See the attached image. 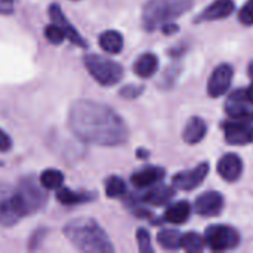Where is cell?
I'll return each instance as SVG.
<instances>
[{"label":"cell","mask_w":253,"mask_h":253,"mask_svg":"<svg viewBox=\"0 0 253 253\" xmlns=\"http://www.w3.org/2000/svg\"><path fill=\"white\" fill-rule=\"evenodd\" d=\"M157 65H159V59L154 53H144L135 61L133 71L136 76L142 79H148L157 71Z\"/></svg>","instance_id":"obj_18"},{"label":"cell","mask_w":253,"mask_h":253,"mask_svg":"<svg viewBox=\"0 0 253 253\" xmlns=\"http://www.w3.org/2000/svg\"><path fill=\"white\" fill-rule=\"evenodd\" d=\"M62 182H64V175L56 169H46L40 175V184L46 190H58L62 187Z\"/></svg>","instance_id":"obj_23"},{"label":"cell","mask_w":253,"mask_h":253,"mask_svg":"<svg viewBox=\"0 0 253 253\" xmlns=\"http://www.w3.org/2000/svg\"><path fill=\"white\" fill-rule=\"evenodd\" d=\"M16 190H18V194L21 197L25 215H31V213L39 212L47 202V194L43 191L42 184L39 185L33 178L21 179Z\"/></svg>","instance_id":"obj_6"},{"label":"cell","mask_w":253,"mask_h":253,"mask_svg":"<svg viewBox=\"0 0 253 253\" xmlns=\"http://www.w3.org/2000/svg\"><path fill=\"white\" fill-rule=\"evenodd\" d=\"M191 6L193 0H150L142 10V25L153 31L187 13Z\"/></svg>","instance_id":"obj_3"},{"label":"cell","mask_w":253,"mask_h":253,"mask_svg":"<svg viewBox=\"0 0 253 253\" xmlns=\"http://www.w3.org/2000/svg\"><path fill=\"white\" fill-rule=\"evenodd\" d=\"M126 193V184L122 178L119 176H110L105 181V194L110 199H119L125 196Z\"/></svg>","instance_id":"obj_25"},{"label":"cell","mask_w":253,"mask_h":253,"mask_svg":"<svg viewBox=\"0 0 253 253\" xmlns=\"http://www.w3.org/2000/svg\"><path fill=\"white\" fill-rule=\"evenodd\" d=\"M208 173H209V165L200 163L194 169H190L187 172H181V173L175 175L173 176V185L179 190H184V191L194 190L205 181Z\"/></svg>","instance_id":"obj_9"},{"label":"cell","mask_w":253,"mask_h":253,"mask_svg":"<svg viewBox=\"0 0 253 253\" xmlns=\"http://www.w3.org/2000/svg\"><path fill=\"white\" fill-rule=\"evenodd\" d=\"M49 15H50V18H52V21H53L55 24H58V25L65 31V36H67V39H68L71 43H74L76 46H80V47H86V46H87V43L84 42V39H83V37L77 33V30L67 21L65 15L62 13L61 7H59L58 4H52V6L49 7Z\"/></svg>","instance_id":"obj_13"},{"label":"cell","mask_w":253,"mask_h":253,"mask_svg":"<svg viewBox=\"0 0 253 253\" xmlns=\"http://www.w3.org/2000/svg\"><path fill=\"white\" fill-rule=\"evenodd\" d=\"M249 76H251V79L253 80V61L249 64Z\"/></svg>","instance_id":"obj_34"},{"label":"cell","mask_w":253,"mask_h":253,"mask_svg":"<svg viewBox=\"0 0 253 253\" xmlns=\"http://www.w3.org/2000/svg\"><path fill=\"white\" fill-rule=\"evenodd\" d=\"M136 240H138V248L142 253H151L154 249L151 246V237L150 233L145 228H139L136 231Z\"/></svg>","instance_id":"obj_27"},{"label":"cell","mask_w":253,"mask_h":253,"mask_svg":"<svg viewBox=\"0 0 253 253\" xmlns=\"http://www.w3.org/2000/svg\"><path fill=\"white\" fill-rule=\"evenodd\" d=\"M172 197H173V190L168 185L159 184L153 187L150 191H147V194L144 196V202L154 206H163L169 203Z\"/></svg>","instance_id":"obj_19"},{"label":"cell","mask_w":253,"mask_h":253,"mask_svg":"<svg viewBox=\"0 0 253 253\" xmlns=\"http://www.w3.org/2000/svg\"><path fill=\"white\" fill-rule=\"evenodd\" d=\"M64 236L80 252L111 253L114 246L102 227L92 218H77L64 227Z\"/></svg>","instance_id":"obj_2"},{"label":"cell","mask_w":253,"mask_h":253,"mask_svg":"<svg viewBox=\"0 0 253 253\" xmlns=\"http://www.w3.org/2000/svg\"><path fill=\"white\" fill-rule=\"evenodd\" d=\"M10 12H12L10 3H6V1L0 0V13H10Z\"/></svg>","instance_id":"obj_32"},{"label":"cell","mask_w":253,"mask_h":253,"mask_svg":"<svg viewBox=\"0 0 253 253\" xmlns=\"http://www.w3.org/2000/svg\"><path fill=\"white\" fill-rule=\"evenodd\" d=\"M234 10L233 0H215L212 1L197 18L199 22L202 21H218L230 16Z\"/></svg>","instance_id":"obj_14"},{"label":"cell","mask_w":253,"mask_h":253,"mask_svg":"<svg viewBox=\"0 0 253 253\" xmlns=\"http://www.w3.org/2000/svg\"><path fill=\"white\" fill-rule=\"evenodd\" d=\"M191 215V206L188 202H178V203H173L170 205L168 209H166V213H165V221L170 222V224H175V225H179V224H184L188 221Z\"/></svg>","instance_id":"obj_17"},{"label":"cell","mask_w":253,"mask_h":253,"mask_svg":"<svg viewBox=\"0 0 253 253\" xmlns=\"http://www.w3.org/2000/svg\"><path fill=\"white\" fill-rule=\"evenodd\" d=\"M162 28H163V33H165V34H170V33L178 31V27H176L175 24H169V22H168V24H165Z\"/></svg>","instance_id":"obj_31"},{"label":"cell","mask_w":253,"mask_h":253,"mask_svg":"<svg viewBox=\"0 0 253 253\" xmlns=\"http://www.w3.org/2000/svg\"><path fill=\"white\" fill-rule=\"evenodd\" d=\"M165 176V170L156 166H148L144 168L138 172H135L130 178L132 184L138 188H147L151 187L157 182H160Z\"/></svg>","instance_id":"obj_15"},{"label":"cell","mask_w":253,"mask_h":253,"mask_svg":"<svg viewBox=\"0 0 253 253\" xmlns=\"http://www.w3.org/2000/svg\"><path fill=\"white\" fill-rule=\"evenodd\" d=\"M27 216L16 187L0 184V225L12 227Z\"/></svg>","instance_id":"obj_5"},{"label":"cell","mask_w":253,"mask_h":253,"mask_svg":"<svg viewBox=\"0 0 253 253\" xmlns=\"http://www.w3.org/2000/svg\"><path fill=\"white\" fill-rule=\"evenodd\" d=\"M249 122L246 120H230L225 122L222 125L224 130H225V139L227 142L233 144V145H243L251 142V127L248 125Z\"/></svg>","instance_id":"obj_11"},{"label":"cell","mask_w":253,"mask_h":253,"mask_svg":"<svg viewBox=\"0 0 253 253\" xmlns=\"http://www.w3.org/2000/svg\"><path fill=\"white\" fill-rule=\"evenodd\" d=\"M205 246H206L205 237H202L197 233H188V234L182 236V249L187 252H202L205 249Z\"/></svg>","instance_id":"obj_24"},{"label":"cell","mask_w":253,"mask_h":253,"mask_svg":"<svg viewBox=\"0 0 253 253\" xmlns=\"http://www.w3.org/2000/svg\"><path fill=\"white\" fill-rule=\"evenodd\" d=\"M142 93V86H133V84H129V86H125L122 90H120V95L126 99H133L136 96H139Z\"/></svg>","instance_id":"obj_29"},{"label":"cell","mask_w":253,"mask_h":253,"mask_svg":"<svg viewBox=\"0 0 253 253\" xmlns=\"http://www.w3.org/2000/svg\"><path fill=\"white\" fill-rule=\"evenodd\" d=\"M206 246L212 251H230L239 246V233L228 225H212L205 233Z\"/></svg>","instance_id":"obj_7"},{"label":"cell","mask_w":253,"mask_h":253,"mask_svg":"<svg viewBox=\"0 0 253 253\" xmlns=\"http://www.w3.org/2000/svg\"><path fill=\"white\" fill-rule=\"evenodd\" d=\"M12 148V139L0 129V151L6 153Z\"/></svg>","instance_id":"obj_30"},{"label":"cell","mask_w":253,"mask_h":253,"mask_svg":"<svg viewBox=\"0 0 253 253\" xmlns=\"http://www.w3.org/2000/svg\"><path fill=\"white\" fill-rule=\"evenodd\" d=\"M157 242L163 249L169 251L182 248V236L176 230H162L157 234Z\"/></svg>","instance_id":"obj_22"},{"label":"cell","mask_w":253,"mask_h":253,"mask_svg":"<svg viewBox=\"0 0 253 253\" xmlns=\"http://www.w3.org/2000/svg\"><path fill=\"white\" fill-rule=\"evenodd\" d=\"M239 21L246 25V27H251L253 25V0H249L240 10L239 13Z\"/></svg>","instance_id":"obj_28"},{"label":"cell","mask_w":253,"mask_h":253,"mask_svg":"<svg viewBox=\"0 0 253 253\" xmlns=\"http://www.w3.org/2000/svg\"><path fill=\"white\" fill-rule=\"evenodd\" d=\"M251 139H252V142H253V127L251 129Z\"/></svg>","instance_id":"obj_35"},{"label":"cell","mask_w":253,"mask_h":253,"mask_svg":"<svg viewBox=\"0 0 253 253\" xmlns=\"http://www.w3.org/2000/svg\"><path fill=\"white\" fill-rule=\"evenodd\" d=\"M99 46L108 53H119L123 49V37L119 31L108 30L99 36Z\"/></svg>","instance_id":"obj_20"},{"label":"cell","mask_w":253,"mask_h":253,"mask_svg":"<svg viewBox=\"0 0 253 253\" xmlns=\"http://www.w3.org/2000/svg\"><path fill=\"white\" fill-rule=\"evenodd\" d=\"M246 96H248L249 104H253V83L246 89Z\"/></svg>","instance_id":"obj_33"},{"label":"cell","mask_w":253,"mask_h":253,"mask_svg":"<svg viewBox=\"0 0 253 253\" xmlns=\"http://www.w3.org/2000/svg\"><path fill=\"white\" fill-rule=\"evenodd\" d=\"M218 173L227 182H236L243 173V162L237 154H225L218 163Z\"/></svg>","instance_id":"obj_12"},{"label":"cell","mask_w":253,"mask_h":253,"mask_svg":"<svg viewBox=\"0 0 253 253\" xmlns=\"http://www.w3.org/2000/svg\"><path fill=\"white\" fill-rule=\"evenodd\" d=\"M206 132H208L206 122L200 117H191L182 132V139L187 144H199L206 136Z\"/></svg>","instance_id":"obj_16"},{"label":"cell","mask_w":253,"mask_h":253,"mask_svg":"<svg viewBox=\"0 0 253 253\" xmlns=\"http://www.w3.org/2000/svg\"><path fill=\"white\" fill-rule=\"evenodd\" d=\"M233 76H234V70L230 64H221L218 65L209 82H208V92L211 96L213 98H218V96H222L231 86V82H233Z\"/></svg>","instance_id":"obj_8"},{"label":"cell","mask_w":253,"mask_h":253,"mask_svg":"<svg viewBox=\"0 0 253 253\" xmlns=\"http://www.w3.org/2000/svg\"><path fill=\"white\" fill-rule=\"evenodd\" d=\"M92 199H93V196L90 193H76V191H71L68 188H62V187L58 188V193H56V200L65 206L84 203V202H89Z\"/></svg>","instance_id":"obj_21"},{"label":"cell","mask_w":253,"mask_h":253,"mask_svg":"<svg viewBox=\"0 0 253 253\" xmlns=\"http://www.w3.org/2000/svg\"><path fill=\"white\" fill-rule=\"evenodd\" d=\"M84 67L89 74L102 86H113L123 77L122 65L101 55H86Z\"/></svg>","instance_id":"obj_4"},{"label":"cell","mask_w":253,"mask_h":253,"mask_svg":"<svg viewBox=\"0 0 253 253\" xmlns=\"http://www.w3.org/2000/svg\"><path fill=\"white\" fill-rule=\"evenodd\" d=\"M44 37H46L52 44H61L67 36H65V31H64L58 24L53 22L52 25H47V27L44 28Z\"/></svg>","instance_id":"obj_26"},{"label":"cell","mask_w":253,"mask_h":253,"mask_svg":"<svg viewBox=\"0 0 253 253\" xmlns=\"http://www.w3.org/2000/svg\"><path fill=\"white\" fill-rule=\"evenodd\" d=\"M68 125L79 139L95 145L116 147L129 138L123 119L113 108L96 101H76L68 113Z\"/></svg>","instance_id":"obj_1"},{"label":"cell","mask_w":253,"mask_h":253,"mask_svg":"<svg viewBox=\"0 0 253 253\" xmlns=\"http://www.w3.org/2000/svg\"><path fill=\"white\" fill-rule=\"evenodd\" d=\"M1 1H6V3H12V0H1Z\"/></svg>","instance_id":"obj_36"},{"label":"cell","mask_w":253,"mask_h":253,"mask_svg":"<svg viewBox=\"0 0 253 253\" xmlns=\"http://www.w3.org/2000/svg\"><path fill=\"white\" fill-rule=\"evenodd\" d=\"M194 209L202 216H215L219 215L224 209V197L218 191H208L197 197Z\"/></svg>","instance_id":"obj_10"}]
</instances>
